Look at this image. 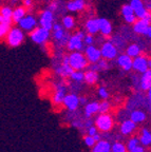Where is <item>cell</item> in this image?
Segmentation results:
<instances>
[{
  "label": "cell",
  "instance_id": "obj_1",
  "mask_svg": "<svg viewBox=\"0 0 151 152\" xmlns=\"http://www.w3.org/2000/svg\"><path fill=\"white\" fill-rule=\"evenodd\" d=\"M69 32L70 31L64 28L62 22H56L54 24L52 28V41L57 50H62L64 48H67L69 38L71 36Z\"/></svg>",
  "mask_w": 151,
  "mask_h": 152
},
{
  "label": "cell",
  "instance_id": "obj_2",
  "mask_svg": "<svg viewBox=\"0 0 151 152\" xmlns=\"http://www.w3.org/2000/svg\"><path fill=\"white\" fill-rule=\"evenodd\" d=\"M3 39L10 48H18L26 40V32L18 26H13Z\"/></svg>",
  "mask_w": 151,
  "mask_h": 152
},
{
  "label": "cell",
  "instance_id": "obj_3",
  "mask_svg": "<svg viewBox=\"0 0 151 152\" xmlns=\"http://www.w3.org/2000/svg\"><path fill=\"white\" fill-rule=\"evenodd\" d=\"M29 37L32 42L40 47H43V45H47V43L52 39V31L38 26L33 31L29 33Z\"/></svg>",
  "mask_w": 151,
  "mask_h": 152
},
{
  "label": "cell",
  "instance_id": "obj_4",
  "mask_svg": "<svg viewBox=\"0 0 151 152\" xmlns=\"http://www.w3.org/2000/svg\"><path fill=\"white\" fill-rule=\"evenodd\" d=\"M94 125L100 132L109 133L114 127V118L110 113H99L95 117Z\"/></svg>",
  "mask_w": 151,
  "mask_h": 152
},
{
  "label": "cell",
  "instance_id": "obj_5",
  "mask_svg": "<svg viewBox=\"0 0 151 152\" xmlns=\"http://www.w3.org/2000/svg\"><path fill=\"white\" fill-rule=\"evenodd\" d=\"M100 52H102V57L104 59H107L109 61L115 60L116 57L119 54L118 48L111 41L110 38H107L106 40L100 42Z\"/></svg>",
  "mask_w": 151,
  "mask_h": 152
},
{
  "label": "cell",
  "instance_id": "obj_6",
  "mask_svg": "<svg viewBox=\"0 0 151 152\" xmlns=\"http://www.w3.org/2000/svg\"><path fill=\"white\" fill-rule=\"evenodd\" d=\"M69 64L74 70L88 69L90 62L88 61L85 53L83 52H70L69 53Z\"/></svg>",
  "mask_w": 151,
  "mask_h": 152
},
{
  "label": "cell",
  "instance_id": "obj_7",
  "mask_svg": "<svg viewBox=\"0 0 151 152\" xmlns=\"http://www.w3.org/2000/svg\"><path fill=\"white\" fill-rule=\"evenodd\" d=\"M56 14H55L53 11L47 7V9H43L41 12L38 15V21H39V26L45 28L50 31H52L53 26L56 23Z\"/></svg>",
  "mask_w": 151,
  "mask_h": 152
},
{
  "label": "cell",
  "instance_id": "obj_8",
  "mask_svg": "<svg viewBox=\"0 0 151 152\" xmlns=\"http://www.w3.org/2000/svg\"><path fill=\"white\" fill-rule=\"evenodd\" d=\"M69 91V86L64 80H58L54 83V92H53V104L55 106L62 104L65 97Z\"/></svg>",
  "mask_w": 151,
  "mask_h": 152
},
{
  "label": "cell",
  "instance_id": "obj_9",
  "mask_svg": "<svg viewBox=\"0 0 151 152\" xmlns=\"http://www.w3.org/2000/svg\"><path fill=\"white\" fill-rule=\"evenodd\" d=\"M19 28H21L24 32L30 33L39 26V21H38V17H36L34 14H26L20 21L17 23Z\"/></svg>",
  "mask_w": 151,
  "mask_h": 152
},
{
  "label": "cell",
  "instance_id": "obj_10",
  "mask_svg": "<svg viewBox=\"0 0 151 152\" xmlns=\"http://www.w3.org/2000/svg\"><path fill=\"white\" fill-rule=\"evenodd\" d=\"M86 48V45L84 42V39L77 35L74 32L71 34L70 38H69L68 45H67V50L69 52H84Z\"/></svg>",
  "mask_w": 151,
  "mask_h": 152
},
{
  "label": "cell",
  "instance_id": "obj_11",
  "mask_svg": "<svg viewBox=\"0 0 151 152\" xmlns=\"http://www.w3.org/2000/svg\"><path fill=\"white\" fill-rule=\"evenodd\" d=\"M62 106H64L69 112L77 111L78 107L80 106V96L76 92L68 93L64 99Z\"/></svg>",
  "mask_w": 151,
  "mask_h": 152
},
{
  "label": "cell",
  "instance_id": "obj_12",
  "mask_svg": "<svg viewBox=\"0 0 151 152\" xmlns=\"http://www.w3.org/2000/svg\"><path fill=\"white\" fill-rule=\"evenodd\" d=\"M149 58L145 54H141L133 58V71L137 74H142L149 70Z\"/></svg>",
  "mask_w": 151,
  "mask_h": 152
},
{
  "label": "cell",
  "instance_id": "obj_13",
  "mask_svg": "<svg viewBox=\"0 0 151 152\" xmlns=\"http://www.w3.org/2000/svg\"><path fill=\"white\" fill-rule=\"evenodd\" d=\"M120 16L123 18L124 22L128 26H132L135 21L137 20V17L133 11L132 7L130 3H125L120 7Z\"/></svg>",
  "mask_w": 151,
  "mask_h": 152
},
{
  "label": "cell",
  "instance_id": "obj_14",
  "mask_svg": "<svg viewBox=\"0 0 151 152\" xmlns=\"http://www.w3.org/2000/svg\"><path fill=\"white\" fill-rule=\"evenodd\" d=\"M86 57H87L88 61L90 64H95L102 59V52H100V48L96 47L95 45H86L85 50H84Z\"/></svg>",
  "mask_w": 151,
  "mask_h": 152
},
{
  "label": "cell",
  "instance_id": "obj_15",
  "mask_svg": "<svg viewBox=\"0 0 151 152\" xmlns=\"http://www.w3.org/2000/svg\"><path fill=\"white\" fill-rule=\"evenodd\" d=\"M115 62L120 69L125 72H130L131 70H133V58L128 54H126L125 52L118 54Z\"/></svg>",
  "mask_w": 151,
  "mask_h": 152
},
{
  "label": "cell",
  "instance_id": "obj_16",
  "mask_svg": "<svg viewBox=\"0 0 151 152\" xmlns=\"http://www.w3.org/2000/svg\"><path fill=\"white\" fill-rule=\"evenodd\" d=\"M99 34L103 38H110L113 35V24L108 18L105 17H99Z\"/></svg>",
  "mask_w": 151,
  "mask_h": 152
},
{
  "label": "cell",
  "instance_id": "obj_17",
  "mask_svg": "<svg viewBox=\"0 0 151 152\" xmlns=\"http://www.w3.org/2000/svg\"><path fill=\"white\" fill-rule=\"evenodd\" d=\"M67 12L80 13L87 7V0H68L66 2Z\"/></svg>",
  "mask_w": 151,
  "mask_h": 152
},
{
  "label": "cell",
  "instance_id": "obj_18",
  "mask_svg": "<svg viewBox=\"0 0 151 152\" xmlns=\"http://www.w3.org/2000/svg\"><path fill=\"white\" fill-rule=\"evenodd\" d=\"M84 30L87 34L97 35L99 34V20L97 17H89L84 23Z\"/></svg>",
  "mask_w": 151,
  "mask_h": 152
},
{
  "label": "cell",
  "instance_id": "obj_19",
  "mask_svg": "<svg viewBox=\"0 0 151 152\" xmlns=\"http://www.w3.org/2000/svg\"><path fill=\"white\" fill-rule=\"evenodd\" d=\"M129 3L132 7L137 19H143L148 13L144 0H129Z\"/></svg>",
  "mask_w": 151,
  "mask_h": 152
},
{
  "label": "cell",
  "instance_id": "obj_20",
  "mask_svg": "<svg viewBox=\"0 0 151 152\" xmlns=\"http://www.w3.org/2000/svg\"><path fill=\"white\" fill-rule=\"evenodd\" d=\"M136 128H137V124L134 123L132 119L127 118L120 123L119 132L124 136H130L133 132H135Z\"/></svg>",
  "mask_w": 151,
  "mask_h": 152
},
{
  "label": "cell",
  "instance_id": "obj_21",
  "mask_svg": "<svg viewBox=\"0 0 151 152\" xmlns=\"http://www.w3.org/2000/svg\"><path fill=\"white\" fill-rule=\"evenodd\" d=\"M144 50H145V47L141 45V42L132 41V42L128 43V45L126 47V49H125L124 52H125L126 54L129 55V56H131L132 58H134V57L143 54Z\"/></svg>",
  "mask_w": 151,
  "mask_h": 152
},
{
  "label": "cell",
  "instance_id": "obj_22",
  "mask_svg": "<svg viewBox=\"0 0 151 152\" xmlns=\"http://www.w3.org/2000/svg\"><path fill=\"white\" fill-rule=\"evenodd\" d=\"M149 26L150 24L144 19H137L136 21L131 26V28H132L133 33L136 36H145Z\"/></svg>",
  "mask_w": 151,
  "mask_h": 152
},
{
  "label": "cell",
  "instance_id": "obj_23",
  "mask_svg": "<svg viewBox=\"0 0 151 152\" xmlns=\"http://www.w3.org/2000/svg\"><path fill=\"white\" fill-rule=\"evenodd\" d=\"M151 88V69L139 74V91L147 92Z\"/></svg>",
  "mask_w": 151,
  "mask_h": 152
},
{
  "label": "cell",
  "instance_id": "obj_24",
  "mask_svg": "<svg viewBox=\"0 0 151 152\" xmlns=\"http://www.w3.org/2000/svg\"><path fill=\"white\" fill-rule=\"evenodd\" d=\"M97 113H99V102L97 100L89 102L86 106H84V116L86 118H91Z\"/></svg>",
  "mask_w": 151,
  "mask_h": 152
},
{
  "label": "cell",
  "instance_id": "obj_25",
  "mask_svg": "<svg viewBox=\"0 0 151 152\" xmlns=\"http://www.w3.org/2000/svg\"><path fill=\"white\" fill-rule=\"evenodd\" d=\"M13 23L14 22H13L12 18H5V17L0 16V37L2 39L7 36L10 30L13 28Z\"/></svg>",
  "mask_w": 151,
  "mask_h": 152
},
{
  "label": "cell",
  "instance_id": "obj_26",
  "mask_svg": "<svg viewBox=\"0 0 151 152\" xmlns=\"http://www.w3.org/2000/svg\"><path fill=\"white\" fill-rule=\"evenodd\" d=\"M112 142L108 140L102 138L100 140L96 142L95 146L91 148V152H111Z\"/></svg>",
  "mask_w": 151,
  "mask_h": 152
},
{
  "label": "cell",
  "instance_id": "obj_27",
  "mask_svg": "<svg viewBox=\"0 0 151 152\" xmlns=\"http://www.w3.org/2000/svg\"><path fill=\"white\" fill-rule=\"evenodd\" d=\"M51 11L55 13V14H58V15H65L64 13L67 11V7H66V3H62V0H51L49 2V5H48Z\"/></svg>",
  "mask_w": 151,
  "mask_h": 152
},
{
  "label": "cell",
  "instance_id": "obj_28",
  "mask_svg": "<svg viewBox=\"0 0 151 152\" xmlns=\"http://www.w3.org/2000/svg\"><path fill=\"white\" fill-rule=\"evenodd\" d=\"M129 118L132 119L134 123H136L137 125H139V124L144 123L147 119V113L142 109H135L130 112Z\"/></svg>",
  "mask_w": 151,
  "mask_h": 152
},
{
  "label": "cell",
  "instance_id": "obj_29",
  "mask_svg": "<svg viewBox=\"0 0 151 152\" xmlns=\"http://www.w3.org/2000/svg\"><path fill=\"white\" fill-rule=\"evenodd\" d=\"M88 69L93 70V71H97V72H104V71H108L110 69V61L107 59H102L99 61L95 62V64H90Z\"/></svg>",
  "mask_w": 151,
  "mask_h": 152
},
{
  "label": "cell",
  "instance_id": "obj_30",
  "mask_svg": "<svg viewBox=\"0 0 151 152\" xmlns=\"http://www.w3.org/2000/svg\"><path fill=\"white\" fill-rule=\"evenodd\" d=\"M110 39H111L112 42L118 48V50L119 51H122V50L125 51L126 47L128 45V40L119 33V32L114 34V35H112L111 37H110Z\"/></svg>",
  "mask_w": 151,
  "mask_h": 152
},
{
  "label": "cell",
  "instance_id": "obj_31",
  "mask_svg": "<svg viewBox=\"0 0 151 152\" xmlns=\"http://www.w3.org/2000/svg\"><path fill=\"white\" fill-rule=\"evenodd\" d=\"M26 14H28V9H26L23 4L15 7L14 11H13V16H12L13 22H14V23H18Z\"/></svg>",
  "mask_w": 151,
  "mask_h": 152
},
{
  "label": "cell",
  "instance_id": "obj_32",
  "mask_svg": "<svg viewBox=\"0 0 151 152\" xmlns=\"http://www.w3.org/2000/svg\"><path fill=\"white\" fill-rule=\"evenodd\" d=\"M141 145L144 147H150L151 146V131L148 128H142L139 134Z\"/></svg>",
  "mask_w": 151,
  "mask_h": 152
},
{
  "label": "cell",
  "instance_id": "obj_33",
  "mask_svg": "<svg viewBox=\"0 0 151 152\" xmlns=\"http://www.w3.org/2000/svg\"><path fill=\"white\" fill-rule=\"evenodd\" d=\"M62 24L68 31H72L76 28V19L72 15H62Z\"/></svg>",
  "mask_w": 151,
  "mask_h": 152
},
{
  "label": "cell",
  "instance_id": "obj_34",
  "mask_svg": "<svg viewBox=\"0 0 151 152\" xmlns=\"http://www.w3.org/2000/svg\"><path fill=\"white\" fill-rule=\"evenodd\" d=\"M99 79V74L97 71H93V70L87 69L85 72V83L89 86H93L98 81Z\"/></svg>",
  "mask_w": 151,
  "mask_h": 152
},
{
  "label": "cell",
  "instance_id": "obj_35",
  "mask_svg": "<svg viewBox=\"0 0 151 152\" xmlns=\"http://www.w3.org/2000/svg\"><path fill=\"white\" fill-rule=\"evenodd\" d=\"M139 145H141V142H139V136H136V135L131 136V137L127 140V142H126L128 152H134V150L136 149Z\"/></svg>",
  "mask_w": 151,
  "mask_h": 152
},
{
  "label": "cell",
  "instance_id": "obj_36",
  "mask_svg": "<svg viewBox=\"0 0 151 152\" xmlns=\"http://www.w3.org/2000/svg\"><path fill=\"white\" fill-rule=\"evenodd\" d=\"M70 80L76 83H85V72L81 70H74V72L70 76Z\"/></svg>",
  "mask_w": 151,
  "mask_h": 152
},
{
  "label": "cell",
  "instance_id": "obj_37",
  "mask_svg": "<svg viewBox=\"0 0 151 152\" xmlns=\"http://www.w3.org/2000/svg\"><path fill=\"white\" fill-rule=\"evenodd\" d=\"M111 152H128L127 146H126L123 142L114 140V142H112Z\"/></svg>",
  "mask_w": 151,
  "mask_h": 152
},
{
  "label": "cell",
  "instance_id": "obj_38",
  "mask_svg": "<svg viewBox=\"0 0 151 152\" xmlns=\"http://www.w3.org/2000/svg\"><path fill=\"white\" fill-rule=\"evenodd\" d=\"M14 7H12L10 4H3L0 9V16L5 17V18H12Z\"/></svg>",
  "mask_w": 151,
  "mask_h": 152
},
{
  "label": "cell",
  "instance_id": "obj_39",
  "mask_svg": "<svg viewBox=\"0 0 151 152\" xmlns=\"http://www.w3.org/2000/svg\"><path fill=\"white\" fill-rule=\"evenodd\" d=\"M111 110V104L108 99H103L99 102V113H109Z\"/></svg>",
  "mask_w": 151,
  "mask_h": 152
},
{
  "label": "cell",
  "instance_id": "obj_40",
  "mask_svg": "<svg viewBox=\"0 0 151 152\" xmlns=\"http://www.w3.org/2000/svg\"><path fill=\"white\" fill-rule=\"evenodd\" d=\"M97 95H98V97L100 98V99H108L109 96H110V93H109L108 89H107L106 87L102 86V87H99V88L97 89Z\"/></svg>",
  "mask_w": 151,
  "mask_h": 152
},
{
  "label": "cell",
  "instance_id": "obj_41",
  "mask_svg": "<svg viewBox=\"0 0 151 152\" xmlns=\"http://www.w3.org/2000/svg\"><path fill=\"white\" fill-rule=\"evenodd\" d=\"M84 142H85V145L89 148H93L96 144V140L93 136L89 135V134H86L84 135Z\"/></svg>",
  "mask_w": 151,
  "mask_h": 152
},
{
  "label": "cell",
  "instance_id": "obj_42",
  "mask_svg": "<svg viewBox=\"0 0 151 152\" xmlns=\"http://www.w3.org/2000/svg\"><path fill=\"white\" fill-rule=\"evenodd\" d=\"M95 35H91V34H87L84 38V42H85L86 45H95Z\"/></svg>",
  "mask_w": 151,
  "mask_h": 152
},
{
  "label": "cell",
  "instance_id": "obj_43",
  "mask_svg": "<svg viewBox=\"0 0 151 152\" xmlns=\"http://www.w3.org/2000/svg\"><path fill=\"white\" fill-rule=\"evenodd\" d=\"M98 132H99V130L97 129V127L95 126V125L91 126V127H90V128L87 130V134H89V135H91V136H94L95 134H97Z\"/></svg>",
  "mask_w": 151,
  "mask_h": 152
},
{
  "label": "cell",
  "instance_id": "obj_44",
  "mask_svg": "<svg viewBox=\"0 0 151 152\" xmlns=\"http://www.w3.org/2000/svg\"><path fill=\"white\" fill-rule=\"evenodd\" d=\"M132 85L137 91H139V76L137 75L132 76Z\"/></svg>",
  "mask_w": 151,
  "mask_h": 152
},
{
  "label": "cell",
  "instance_id": "obj_45",
  "mask_svg": "<svg viewBox=\"0 0 151 152\" xmlns=\"http://www.w3.org/2000/svg\"><path fill=\"white\" fill-rule=\"evenodd\" d=\"M147 100H148V102H147L146 107H148V110L151 113V88L147 91Z\"/></svg>",
  "mask_w": 151,
  "mask_h": 152
},
{
  "label": "cell",
  "instance_id": "obj_46",
  "mask_svg": "<svg viewBox=\"0 0 151 152\" xmlns=\"http://www.w3.org/2000/svg\"><path fill=\"white\" fill-rule=\"evenodd\" d=\"M22 4L26 7V9H31L34 5V0H22Z\"/></svg>",
  "mask_w": 151,
  "mask_h": 152
},
{
  "label": "cell",
  "instance_id": "obj_47",
  "mask_svg": "<svg viewBox=\"0 0 151 152\" xmlns=\"http://www.w3.org/2000/svg\"><path fill=\"white\" fill-rule=\"evenodd\" d=\"M144 37L146 38L147 40H150L151 41V24L149 26L148 30H147V32H146V34H145Z\"/></svg>",
  "mask_w": 151,
  "mask_h": 152
},
{
  "label": "cell",
  "instance_id": "obj_48",
  "mask_svg": "<svg viewBox=\"0 0 151 152\" xmlns=\"http://www.w3.org/2000/svg\"><path fill=\"white\" fill-rule=\"evenodd\" d=\"M88 102H89V100H88V98L86 96H80V104L81 106H86Z\"/></svg>",
  "mask_w": 151,
  "mask_h": 152
},
{
  "label": "cell",
  "instance_id": "obj_49",
  "mask_svg": "<svg viewBox=\"0 0 151 152\" xmlns=\"http://www.w3.org/2000/svg\"><path fill=\"white\" fill-rule=\"evenodd\" d=\"M145 148L146 147H144L143 145H139V147L136 148V149L134 150V152H146V150H145Z\"/></svg>",
  "mask_w": 151,
  "mask_h": 152
},
{
  "label": "cell",
  "instance_id": "obj_50",
  "mask_svg": "<svg viewBox=\"0 0 151 152\" xmlns=\"http://www.w3.org/2000/svg\"><path fill=\"white\" fill-rule=\"evenodd\" d=\"M144 2H145V5H146L147 10L151 12V0H144Z\"/></svg>",
  "mask_w": 151,
  "mask_h": 152
},
{
  "label": "cell",
  "instance_id": "obj_51",
  "mask_svg": "<svg viewBox=\"0 0 151 152\" xmlns=\"http://www.w3.org/2000/svg\"><path fill=\"white\" fill-rule=\"evenodd\" d=\"M148 56H149V57H150V58H151V45H150V47L148 48Z\"/></svg>",
  "mask_w": 151,
  "mask_h": 152
},
{
  "label": "cell",
  "instance_id": "obj_52",
  "mask_svg": "<svg viewBox=\"0 0 151 152\" xmlns=\"http://www.w3.org/2000/svg\"><path fill=\"white\" fill-rule=\"evenodd\" d=\"M149 69H151V58H149Z\"/></svg>",
  "mask_w": 151,
  "mask_h": 152
},
{
  "label": "cell",
  "instance_id": "obj_53",
  "mask_svg": "<svg viewBox=\"0 0 151 152\" xmlns=\"http://www.w3.org/2000/svg\"><path fill=\"white\" fill-rule=\"evenodd\" d=\"M150 148H151V146H150Z\"/></svg>",
  "mask_w": 151,
  "mask_h": 152
}]
</instances>
